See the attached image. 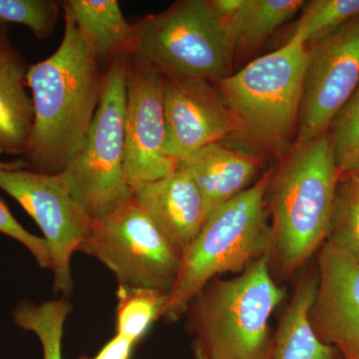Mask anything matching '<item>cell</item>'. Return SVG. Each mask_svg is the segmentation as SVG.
<instances>
[{
    "label": "cell",
    "instance_id": "obj_1",
    "mask_svg": "<svg viewBox=\"0 0 359 359\" xmlns=\"http://www.w3.org/2000/svg\"><path fill=\"white\" fill-rule=\"evenodd\" d=\"M57 50L27 70L33 124L23 168L57 174L83 146L98 109L105 70L67 13Z\"/></svg>",
    "mask_w": 359,
    "mask_h": 359
},
{
    "label": "cell",
    "instance_id": "obj_2",
    "mask_svg": "<svg viewBox=\"0 0 359 359\" xmlns=\"http://www.w3.org/2000/svg\"><path fill=\"white\" fill-rule=\"evenodd\" d=\"M339 180L327 133L297 144L271 179L268 259L278 282L292 278L327 240Z\"/></svg>",
    "mask_w": 359,
    "mask_h": 359
},
{
    "label": "cell",
    "instance_id": "obj_3",
    "mask_svg": "<svg viewBox=\"0 0 359 359\" xmlns=\"http://www.w3.org/2000/svg\"><path fill=\"white\" fill-rule=\"evenodd\" d=\"M285 299L268 256L231 278L208 283L189 304L195 359H266L271 318Z\"/></svg>",
    "mask_w": 359,
    "mask_h": 359
},
{
    "label": "cell",
    "instance_id": "obj_4",
    "mask_svg": "<svg viewBox=\"0 0 359 359\" xmlns=\"http://www.w3.org/2000/svg\"><path fill=\"white\" fill-rule=\"evenodd\" d=\"M271 182V175L264 174L208 217L182 257L178 276L168 292L163 318L178 320L208 283L224 273L238 275L268 256L271 229L266 196Z\"/></svg>",
    "mask_w": 359,
    "mask_h": 359
},
{
    "label": "cell",
    "instance_id": "obj_5",
    "mask_svg": "<svg viewBox=\"0 0 359 359\" xmlns=\"http://www.w3.org/2000/svg\"><path fill=\"white\" fill-rule=\"evenodd\" d=\"M309 57L308 45L294 32L280 48L216 82L237 133L269 151L283 150L299 127Z\"/></svg>",
    "mask_w": 359,
    "mask_h": 359
},
{
    "label": "cell",
    "instance_id": "obj_6",
    "mask_svg": "<svg viewBox=\"0 0 359 359\" xmlns=\"http://www.w3.org/2000/svg\"><path fill=\"white\" fill-rule=\"evenodd\" d=\"M135 25L132 57L166 78L216 83L228 76L233 51L209 0H181Z\"/></svg>",
    "mask_w": 359,
    "mask_h": 359
},
{
    "label": "cell",
    "instance_id": "obj_7",
    "mask_svg": "<svg viewBox=\"0 0 359 359\" xmlns=\"http://www.w3.org/2000/svg\"><path fill=\"white\" fill-rule=\"evenodd\" d=\"M127 57L106 67L102 95L83 146L63 170L90 218L99 221L133 198L124 172Z\"/></svg>",
    "mask_w": 359,
    "mask_h": 359
},
{
    "label": "cell",
    "instance_id": "obj_8",
    "mask_svg": "<svg viewBox=\"0 0 359 359\" xmlns=\"http://www.w3.org/2000/svg\"><path fill=\"white\" fill-rule=\"evenodd\" d=\"M78 252L95 257L110 269L118 285L167 294L182 264L181 255L134 198L106 218L94 221Z\"/></svg>",
    "mask_w": 359,
    "mask_h": 359
},
{
    "label": "cell",
    "instance_id": "obj_9",
    "mask_svg": "<svg viewBox=\"0 0 359 359\" xmlns=\"http://www.w3.org/2000/svg\"><path fill=\"white\" fill-rule=\"evenodd\" d=\"M0 190L8 194L39 226L50 250L54 290L73 292L71 259L94 219L78 202L65 174H43L23 168L20 159L0 162Z\"/></svg>",
    "mask_w": 359,
    "mask_h": 359
},
{
    "label": "cell",
    "instance_id": "obj_10",
    "mask_svg": "<svg viewBox=\"0 0 359 359\" xmlns=\"http://www.w3.org/2000/svg\"><path fill=\"white\" fill-rule=\"evenodd\" d=\"M297 144L327 133L359 84V18L309 45Z\"/></svg>",
    "mask_w": 359,
    "mask_h": 359
},
{
    "label": "cell",
    "instance_id": "obj_11",
    "mask_svg": "<svg viewBox=\"0 0 359 359\" xmlns=\"http://www.w3.org/2000/svg\"><path fill=\"white\" fill-rule=\"evenodd\" d=\"M164 84L162 74L127 56L124 172L133 191L178 167L166 152Z\"/></svg>",
    "mask_w": 359,
    "mask_h": 359
},
{
    "label": "cell",
    "instance_id": "obj_12",
    "mask_svg": "<svg viewBox=\"0 0 359 359\" xmlns=\"http://www.w3.org/2000/svg\"><path fill=\"white\" fill-rule=\"evenodd\" d=\"M311 320L342 359H359V262L332 241L318 252Z\"/></svg>",
    "mask_w": 359,
    "mask_h": 359
},
{
    "label": "cell",
    "instance_id": "obj_13",
    "mask_svg": "<svg viewBox=\"0 0 359 359\" xmlns=\"http://www.w3.org/2000/svg\"><path fill=\"white\" fill-rule=\"evenodd\" d=\"M164 110L166 152L177 165L236 132L216 85L207 80L165 77Z\"/></svg>",
    "mask_w": 359,
    "mask_h": 359
},
{
    "label": "cell",
    "instance_id": "obj_14",
    "mask_svg": "<svg viewBox=\"0 0 359 359\" xmlns=\"http://www.w3.org/2000/svg\"><path fill=\"white\" fill-rule=\"evenodd\" d=\"M133 198L183 257L208 219L204 200L192 178L176 169L137 187Z\"/></svg>",
    "mask_w": 359,
    "mask_h": 359
},
{
    "label": "cell",
    "instance_id": "obj_15",
    "mask_svg": "<svg viewBox=\"0 0 359 359\" xmlns=\"http://www.w3.org/2000/svg\"><path fill=\"white\" fill-rule=\"evenodd\" d=\"M256 157L224 145L222 142L200 149L179 163L199 189L208 217L250 188L259 173Z\"/></svg>",
    "mask_w": 359,
    "mask_h": 359
},
{
    "label": "cell",
    "instance_id": "obj_16",
    "mask_svg": "<svg viewBox=\"0 0 359 359\" xmlns=\"http://www.w3.org/2000/svg\"><path fill=\"white\" fill-rule=\"evenodd\" d=\"M28 66L9 40L0 36V154H25L32 132L33 103L27 93Z\"/></svg>",
    "mask_w": 359,
    "mask_h": 359
},
{
    "label": "cell",
    "instance_id": "obj_17",
    "mask_svg": "<svg viewBox=\"0 0 359 359\" xmlns=\"http://www.w3.org/2000/svg\"><path fill=\"white\" fill-rule=\"evenodd\" d=\"M233 53L256 49L301 11L302 0H209Z\"/></svg>",
    "mask_w": 359,
    "mask_h": 359
},
{
    "label": "cell",
    "instance_id": "obj_18",
    "mask_svg": "<svg viewBox=\"0 0 359 359\" xmlns=\"http://www.w3.org/2000/svg\"><path fill=\"white\" fill-rule=\"evenodd\" d=\"M61 6L104 68L133 53L135 25L127 21L116 0H66Z\"/></svg>",
    "mask_w": 359,
    "mask_h": 359
},
{
    "label": "cell",
    "instance_id": "obj_19",
    "mask_svg": "<svg viewBox=\"0 0 359 359\" xmlns=\"http://www.w3.org/2000/svg\"><path fill=\"white\" fill-rule=\"evenodd\" d=\"M316 276H302L271 337L266 359H337V349L314 332L311 309Z\"/></svg>",
    "mask_w": 359,
    "mask_h": 359
},
{
    "label": "cell",
    "instance_id": "obj_20",
    "mask_svg": "<svg viewBox=\"0 0 359 359\" xmlns=\"http://www.w3.org/2000/svg\"><path fill=\"white\" fill-rule=\"evenodd\" d=\"M71 311L72 306L65 299L41 304L22 301L14 308L13 320L18 327L39 337L43 359H63V334Z\"/></svg>",
    "mask_w": 359,
    "mask_h": 359
},
{
    "label": "cell",
    "instance_id": "obj_21",
    "mask_svg": "<svg viewBox=\"0 0 359 359\" xmlns=\"http://www.w3.org/2000/svg\"><path fill=\"white\" fill-rule=\"evenodd\" d=\"M116 297V334L137 344L162 318L168 294L147 287L118 285Z\"/></svg>",
    "mask_w": 359,
    "mask_h": 359
},
{
    "label": "cell",
    "instance_id": "obj_22",
    "mask_svg": "<svg viewBox=\"0 0 359 359\" xmlns=\"http://www.w3.org/2000/svg\"><path fill=\"white\" fill-rule=\"evenodd\" d=\"M294 33L313 45L359 18V0H313L302 7Z\"/></svg>",
    "mask_w": 359,
    "mask_h": 359
},
{
    "label": "cell",
    "instance_id": "obj_23",
    "mask_svg": "<svg viewBox=\"0 0 359 359\" xmlns=\"http://www.w3.org/2000/svg\"><path fill=\"white\" fill-rule=\"evenodd\" d=\"M330 128L328 137L340 177L354 173L359 170V84Z\"/></svg>",
    "mask_w": 359,
    "mask_h": 359
},
{
    "label": "cell",
    "instance_id": "obj_24",
    "mask_svg": "<svg viewBox=\"0 0 359 359\" xmlns=\"http://www.w3.org/2000/svg\"><path fill=\"white\" fill-rule=\"evenodd\" d=\"M342 181L341 185L337 187L327 240L359 262V179L346 175Z\"/></svg>",
    "mask_w": 359,
    "mask_h": 359
},
{
    "label": "cell",
    "instance_id": "obj_25",
    "mask_svg": "<svg viewBox=\"0 0 359 359\" xmlns=\"http://www.w3.org/2000/svg\"><path fill=\"white\" fill-rule=\"evenodd\" d=\"M61 8V2L54 0H0V25H22L36 39H46L57 25Z\"/></svg>",
    "mask_w": 359,
    "mask_h": 359
},
{
    "label": "cell",
    "instance_id": "obj_26",
    "mask_svg": "<svg viewBox=\"0 0 359 359\" xmlns=\"http://www.w3.org/2000/svg\"><path fill=\"white\" fill-rule=\"evenodd\" d=\"M0 233L22 245L32 255L40 268L52 271L53 264L50 250L44 238L30 233L22 224L18 223L2 199H0Z\"/></svg>",
    "mask_w": 359,
    "mask_h": 359
},
{
    "label": "cell",
    "instance_id": "obj_27",
    "mask_svg": "<svg viewBox=\"0 0 359 359\" xmlns=\"http://www.w3.org/2000/svg\"><path fill=\"white\" fill-rule=\"evenodd\" d=\"M135 346L136 344L134 342L116 334L95 356H82L80 359H130Z\"/></svg>",
    "mask_w": 359,
    "mask_h": 359
},
{
    "label": "cell",
    "instance_id": "obj_28",
    "mask_svg": "<svg viewBox=\"0 0 359 359\" xmlns=\"http://www.w3.org/2000/svg\"><path fill=\"white\" fill-rule=\"evenodd\" d=\"M6 26L4 25H0V36H1L2 34H4V33H6Z\"/></svg>",
    "mask_w": 359,
    "mask_h": 359
},
{
    "label": "cell",
    "instance_id": "obj_29",
    "mask_svg": "<svg viewBox=\"0 0 359 359\" xmlns=\"http://www.w3.org/2000/svg\"><path fill=\"white\" fill-rule=\"evenodd\" d=\"M348 175H353V176L356 177V178L359 179V170H358V171H356V172H354V173H353V174H348ZM344 176H346V175H344Z\"/></svg>",
    "mask_w": 359,
    "mask_h": 359
}]
</instances>
